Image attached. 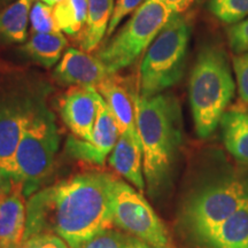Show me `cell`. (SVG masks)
<instances>
[{
	"mask_svg": "<svg viewBox=\"0 0 248 248\" xmlns=\"http://www.w3.org/2000/svg\"><path fill=\"white\" fill-rule=\"evenodd\" d=\"M116 181L106 172L79 173L31 195L24 239L52 233L70 248H80L95 234L113 229Z\"/></svg>",
	"mask_w": 248,
	"mask_h": 248,
	"instance_id": "obj_1",
	"label": "cell"
},
{
	"mask_svg": "<svg viewBox=\"0 0 248 248\" xmlns=\"http://www.w3.org/2000/svg\"><path fill=\"white\" fill-rule=\"evenodd\" d=\"M136 124L142 150V170L151 194L168 178L182 141V114L170 94L145 98L135 93Z\"/></svg>",
	"mask_w": 248,
	"mask_h": 248,
	"instance_id": "obj_2",
	"label": "cell"
},
{
	"mask_svg": "<svg viewBox=\"0 0 248 248\" xmlns=\"http://www.w3.org/2000/svg\"><path fill=\"white\" fill-rule=\"evenodd\" d=\"M235 92L226 52L216 45H206L198 53L192 69L188 98L198 137L206 139L217 129Z\"/></svg>",
	"mask_w": 248,
	"mask_h": 248,
	"instance_id": "obj_3",
	"label": "cell"
},
{
	"mask_svg": "<svg viewBox=\"0 0 248 248\" xmlns=\"http://www.w3.org/2000/svg\"><path fill=\"white\" fill-rule=\"evenodd\" d=\"M59 147L54 117L44 102L24 105L22 132L15 156V181L22 183L24 195H31L53 168Z\"/></svg>",
	"mask_w": 248,
	"mask_h": 248,
	"instance_id": "obj_4",
	"label": "cell"
},
{
	"mask_svg": "<svg viewBox=\"0 0 248 248\" xmlns=\"http://www.w3.org/2000/svg\"><path fill=\"white\" fill-rule=\"evenodd\" d=\"M191 27L175 13L147 48L138 78V94L150 98L176 85L185 71Z\"/></svg>",
	"mask_w": 248,
	"mask_h": 248,
	"instance_id": "obj_5",
	"label": "cell"
},
{
	"mask_svg": "<svg viewBox=\"0 0 248 248\" xmlns=\"http://www.w3.org/2000/svg\"><path fill=\"white\" fill-rule=\"evenodd\" d=\"M173 14L164 0H145L122 29L99 49L97 58L111 74L131 66L147 51Z\"/></svg>",
	"mask_w": 248,
	"mask_h": 248,
	"instance_id": "obj_6",
	"label": "cell"
},
{
	"mask_svg": "<svg viewBox=\"0 0 248 248\" xmlns=\"http://www.w3.org/2000/svg\"><path fill=\"white\" fill-rule=\"evenodd\" d=\"M248 194V173L207 186L188 201L184 222L192 234L204 243L207 238L239 209Z\"/></svg>",
	"mask_w": 248,
	"mask_h": 248,
	"instance_id": "obj_7",
	"label": "cell"
},
{
	"mask_svg": "<svg viewBox=\"0 0 248 248\" xmlns=\"http://www.w3.org/2000/svg\"><path fill=\"white\" fill-rule=\"evenodd\" d=\"M114 224L151 248H175L160 217L139 191L117 179L113 202Z\"/></svg>",
	"mask_w": 248,
	"mask_h": 248,
	"instance_id": "obj_8",
	"label": "cell"
},
{
	"mask_svg": "<svg viewBox=\"0 0 248 248\" xmlns=\"http://www.w3.org/2000/svg\"><path fill=\"white\" fill-rule=\"evenodd\" d=\"M98 111L93 126L92 137L89 140L74 136L67 139L66 151L71 157L85 162L104 166L106 157L115 147L120 131L105 99L98 93Z\"/></svg>",
	"mask_w": 248,
	"mask_h": 248,
	"instance_id": "obj_9",
	"label": "cell"
},
{
	"mask_svg": "<svg viewBox=\"0 0 248 248\" xmlns=\"http://www.w3.org/2000/svg\"><path fill=\"white\" fill-rule=\"evenodd\" d=\"M95 86H71L62 95L60 113L63 122L75 137L89 140L98 111Z\"/></svg>",
	"mask_w": 248,
	"mask_h": 248,
	"instance_id": "obj_10",
	"label": "cell"
},
{
	"mask_svg": "<svg viewBox=\"0 0 248 248\" xmlns=\"http://www.w3.org/2000/svg\"><path fill=\"white\" fill-rule=\"evenodd\" d=\"M27 228V203L22 183L13 181L0 192V248H20Z\"/></svg>",
	"mask_w": 248,
	"mask_h": 248,
	"instance_id": "obj_11",
	"label": "cell"
},
{
	"mask_svg": "<svg viewBox=\"0 0 248 248\" xmlns=\"http://www.w3.org/2000/svg\"><path fill=\"white\" fill-rule=\"evenodd\" d=\"M111 73L97 57L68 48L55 67L53 76L61 85L97 86Z\"/></svg>",
	"mask_w": 248,
	"mask_h": 248,
	"instance_id": "obj_12",
	"label": "cell"
},
{
	"mask_svg": "<svg viewBox=\"0 0 248 248\" xmlns=\"http://www.w3.org/2000/svg\"><path fill=\"white\" fill-rule=\"evenodd\" d=\"M24 105L0 99V172L15 181L16 151L22 132Z\"/></svg>",
	"mask_w": 248,
	"mask_h": 248,
	"instance_id": "obj_13",
	"label": "cell"
},
{
	"mask_svg": "<svg viewBox=\"0 0 248 248\" xmlns=\"http://www.w3.org/2000/svg\"><path fill=\"white\" fill-rule=\"evenodd\" d=\"M95 89L106 101L120 135L125 133L140 140L136 124L135 93L130 92L114 74L99 83Z\"/></svg>",
	"mask_w": 248,
	"mask_h": 248,
	"instance_id": "obj_14",
	"label": "cell"
},
{
	"mask_svg": "<svg viewBox=\"0 0 248 248\" xmlns=\"http://www.w3.org/2000/svg\"><path fill=\"white\" fill-rule=\"evenodd\" d=\"M111 168L122 177L131 183L142 193L145 190V181L142 176V150L140 140L131 136L120 135L117 142L109 154Z\"/></svg>",
	"mask_w": 248,
	"mask_h": 248,
	"instance_id": "obj_15",
	"label": "cell"
},
{
	"mask_svg": "<svg viewBox=\"0 0 248 248\" xmlns=\"http://www.w3.org/2000/svg\"><path fill=\"white\" fill-rule=\"evenodd\" d=\"M210 248H248V194L244 203L207 238Z\"/></svg>",
	"mask_w": 248,
	"mask_h": 248,
	"instance_id": "obj_16",
	"label": "cell"
},
{
	"mask_svg": "<svg viewBox=\"0 0 248 248\" xmlns=\"http://www.w3.org/2000/svg\"><path fill=\"white\" fill-rule=\"evenodd\" d=\"M219 124L226 150L238 162L248 164V113L228 110Z\"/></svg>",
	"mask_w": 248,
	"mask_h": 248,
	"instance_id": "obj_17",
	"label": "cell"
},
{
	"mask_svg": "<svg viewBox=\"0 0 248 248\" xmlns=\"http://www.w3.org/2000/svg\"><path fill=\"white\" fill-rule=\"evenodd\" d=\"M113 9L114 0H89L88 17L79 38L86 53L94 51L106 35Z\"/></svg>",
	"mask_w": 248,
	"mask_h": 248,
	"instance_id": "obj_18",
	"label": "cell"
},
{
	"mask_svg": "<svg viewBox=\"0 0 248 248\" xmlns=\"http://www.w3.org/2000/svg\"><path fill=\"white\" fill-rule=\"evenodd\" d=\"M33 1L35 0H16L0 11L1 44H22L26 42Z\"/></svg>",
	"mask_w": 248,
	"mask_h": 248,
	"instance_id": "obj_19",
	"label": "cell"
},
{
	"mask_svg": "<svg viewBox=\"0 0 248 248\" xmlns=\"http://www.w3.org/2000/svg\"><path fill=\"white\" fill-rule=\"evenodd\" d=\"M67 44L66 37L62 32L36 33L21 47V52L40 66L51 68L61 58Z\"/></svg>",
	"mask_w": 248,
	"mask_h": 248,
	"instance_id": "obj_20",
	"label": "cell"
},
{
	"mask_svg": "<svg viewBox=\"0 0 248 248\" xmlns=\"http://www.w3.org/2000/svg\"><path fill=\"white\" fill-rule=\"evenodd\" d=\"M89 12V0H62L53 6V15L59 30L75 36L83 30Z\"/></svg>",
	"mask_w": 248,
	"mask_h": 248,
	"instance_id": "obj_21",
	"label": "cell"
},
{
	"mask_svg": "<svg viewBox=\"0 0 248 248\" xmlns=\"http://www.w3.org/2000/svg\"><path fill=\"white\" fill-rule=\"evenodd\" d=\"M208 9L221 22L235 24L248 16V0H209Z\"/></svg>",
	"mask_w": 248,
	"mask_h": 248,
	"instance_id": "obj_22",
	"label": "cell"
},
{
	"mask_svg": "<svg viewBox=\"0 0 248 248\" xmlns=\"http://www.w3.org/2000/svg\"><path fill=\"white\" fill-rule=\"evenodd\" d=\"M31 30L36 33L61 32L55 23L53 8L37 0L30 11Z\"/></svg>",
	"mask_w": 248,
	"mask_h": 248,
	"instance_id": "obj_23",
	"label": "cell"
},
{
	"mask_svg": "<svg viewBox=\"0 0 248 248\" xmlns=\"http://www.w3.org/2000/svg\"><path fill=\"white\" fill-rule=\"evenodd\" d=\"M129 235L108 229L95 234L80 246V248H128Z\"/></svg>",
	"mask_w": 248,
	"mask_h": 248,
	"instance_id": "obj_24",
	"label": "cell"
},
{
	"mask_svg": "<svg viewBox=\"0 0 248 248\" xmlns=\"http://www.w3.org/2000/svg\"><path fill=\"white\" fill-rule=\"evenodd\" d=\"M228 39L235 54L248 53V17L229 28Z\"/></svg>",
	"mask_w": 248,
	"mask_h": 248,
	"instance_id": "obj_25",
	"label": "cell"
},
{
	"mask_svg": "<svg viewBox=\"0 0 248 248\" xmlns=\"http://www.w3.org/2000/svg\"><path fill=\"white\" fill-rule=\"evenodd\" d=\"M232 67L241 100L248 104V53L235 54L232 59Z\"/></svg>",
	"mask_w": 248,
	"mask_h": 248,
	"instance_id": "obj_26",
	"label": "cell"
},
{
	"mask_svg": "<svg viewBox=\"0 0 248 248\" xmlns=\"http://www.w3.org/2000/svg\"><path fill=\"white\" fill-rule=\"evenodd\" d=\"M145 0H116V5L114 6L113 14H111L109 26H108L106 32L108 38H110L114 31L119 27L121 21L128 16L129 14H131L132 12H136V9Z\"/></svg>",
	"mask_w": 248,
	"mask_h": 248,
	"instance_id": "obj_27",
	"label": "cell"
},
{
	"mask_svg": "<svg viewBox=\"0 0 248 248\" xmlns=\"http://www.w3.org/2000/svg\"><path fill=\"white\" fill-rule=\"evenodd\" d=\"M20 248H68V244L57 234L42 233L24 239Z\"/></svg>",
	"mask_w": 248,
	"mask_h": 248,
	"instance_id": "obj_28",
	"label": "cell"
},
{
	"mask_svg": "<svg viewBox=\"0 0 248 248\" xmlns=\"http://www.w3.org/2000/svg\"><path fill=\"white\" fill-rule=\"evenodd\" d=\"M164 1L171 8L173 13L182 14L183 12H185L186 9L190 7L194 0H164Z\"/></svg>",
	"mask_w": 248,
	"mask_h": 248,
	"instance_id": "obj_29",
	"label": "cell"
},
{
	"mask_svg": "<svg viewBox=\"0 0 248 248\" xmlns=\"http://www.w3.org/2000/svg\"><path fill=\"white\" fill-rule=\"evenodd\" d=\"M128 248H151V247L145 243H142L141 240H139L137 238L132 237V235L129 234Z\"/></svg>",
	"mask_w": 248,
	"mask_h": 248,
	"instance_id": "obj_30",
	"label": "cell"
},
{
	"mask_svg": "<svg viewBox=\"0 0 248 248\" xmlns=\"http://www.w3.org/2000/svg\"><path fill=\"white\" fill-rule=\"evenodd\" d=\"M12 182H13V181H12L11 178L6 177L5 175H2V173L0 172V192L7 190L9 186H11Z\"/></svg>",
	"mask_w": 248,
	"mask_h": 248,
	"instance_id": "obj_31",
	"label": "cell"
},
{
	"mask_svg": "<svg viewBox=\"0 0 248 248\" xmlns=\"http://www.w3.org/2000/svg\"><path fill=\"white\" fill-rule=\"evenodd\" d=\"M39 1L44 2V4L51 6V7H53V6L59 4L60 1H62V0H39Z\"/></svg>",
	"mask_w": 248,
	"mask_h": 248,
	"instance_id": "obj_32",
	"label": "cell"
},
{
	"mask_svg": "<svg viewBox=\"0 0 248 248\" xmlns=\"http://www.w3.org/2000/svg\"><path fill=\"white\" fill-rule=\"evenodd\" d=\"M9 1H12V0H0V2H1V4H5V2H9Z\"/></svg>",
	"mask_w": 248,
	"mask_h": 248,
	"instance_id": "obj_33",
	"label": "cell"
}]
</instances>
